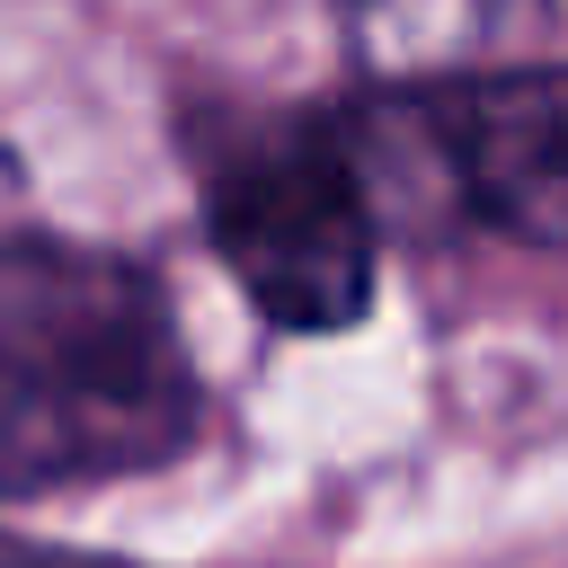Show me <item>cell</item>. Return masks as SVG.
<instances>
[{
  "mask_svg": "<svg viewBox=\"0 0 568 568\" xmlns=\"http://www.w3.org/2000/svg\"><path fill=\"white\" fill-rule=\"evenodd\" d=\"M355 18H364V36L390 53V44H435V36H453L462 27V0H346Z\"/></svg>",
  "mask_w": 568,
  "mask_h": 568,
  "instance_id": "cell-4",
  "label": "cell"
},
{
  "mask_svg": "<svg viewBox=\"0 0 568 568\" xmlns=\"http://www.w3.org/2000/svg\"><path fill=\"white\" fill-rule=\"evenodd\" d=\"M408 115L470 222L524 248H568V62L453 71Z\"/></svg>",
  "mask_w": 568,
  "mask_h": 568,
  "instance_id": "cell-3",
  "label": "cell"
},
{
  "mask_svg": "<svg viewBox=\"0 0 568 568\" xmlns=\"http://www.w3.org/2000/svg\"><path fill=\"white\" fill-rule=\"evenodd\" d=\"M204 231L231 284L302 337L355 328L382 266V213L364 178V142L320 106L222 115L195 133Z\"/></svg>",
  "mask_w": 568,
  "mask_h": 568,
  "instance_id": "cell-2",
  "label": "cell"
},
{
  "mask_svg": "<svg viewBox=\"0 0 568 568\" xmlns=\"http://www.w3.org/2000/svg\"><path fill=\"white\" fill-rule=\"evenodd\" d=\"M0 568H124V559H98V550H53V541H18V532H0Z\"/></svg>",
  "mask_w": 568,
  "mask_h": 568,
  "instance_id": "cell-5",
  "label": "cell"
},
{
  "mask_svg": "<svg viewBox=\"0 0 568 568\" xmlns=\"http://www.w3.org/2000/svg\"><path fill=\"white\" fill-rule=\"evenodd\" d=\"M195 417V355L133 257L0 240V506L160 470Z\"/></svg>",
  "mask_w": 568,
  "mask_h": 568,
  "instance_id": "cell-1",
  "label": "cell"
}]
</instances>
